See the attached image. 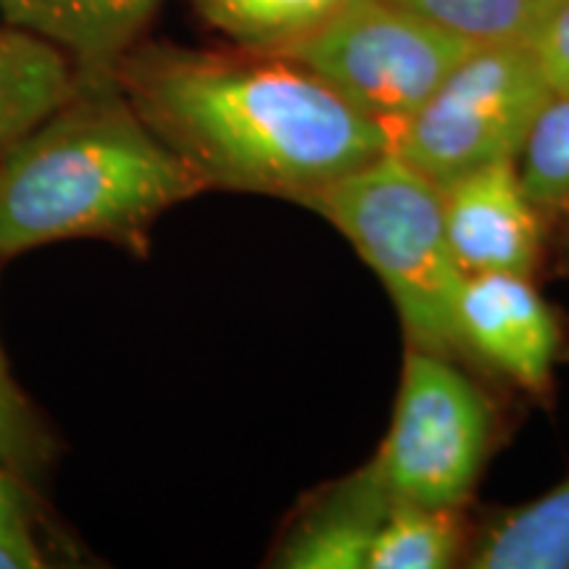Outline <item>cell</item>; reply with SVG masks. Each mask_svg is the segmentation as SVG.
I'll use <instances>...</instances> for the list:
<instances>
[{
	"label": "cell",
	"mask_w": 569,
	"mask_h": 569,
	"mask_svg": "<svg viewBox=\"0 0 569 569\" xmlns=\"http://www.w3.org/2000/svg\"><path fill=\"white\" fill-rule=\"evenodd\" d=\"M567 213H569V209H567Z\"/></svg>",
	"instance_id": "21"
},
{
	"label": "cell",
	"mask_w": 569,
	"mask_h": 569,
	"mask_svg": "<svg viewBox=\"0 0 569 569\" xmlns=\"http://www.w3.org/2000/svg\"><path fill=\"white\" fill-rule=\"evenodd\" d=\"M459 332L467 359L498 369L532 396L551 390L561 336L530 277L467 274L459 296Z\"/></svg>",
	"instance_id": "7"
},
{
	"label": "cell",
	"mask_w": 569,
	"mask_h": 569,
	"mask_svg": "<svg viewBox=\"0 0 569 569\" xmlns=\"http://www.w3.org/2000/svg\"><path fill=\"white\" fill-rule=\"evenodd\" d=\"M203 190L117 80H82L0 159V259L71 238L146 256L159 217Z\"/></svg>",
	"instance_id": "2"
},
{
	"label": "cell",
	"mask_w": 569,
	"mask_h": 569,
	"mask_svg": "<svg viewBox=\"0 0 569 569\" xmlns=\"http://www.w3.org/2000/svg\"><path fill=\"white\" fill-rule=\"evenodd\" d=\"M0 569H32V567H30V561L21 557V553L0 546Z\"/></svg>",
	"instance_id": "20"
},
{
	"label": "cell",
	"mask_w": 569,
	"mask_h": 569,
	"mask_svg": "<svg viewBox=\"0 0 569 569\" xmlns=\"http://www.w3.org/2000/svg\"><path fill=\"white\" fill-rule=\"evenodd\" d=\"M553 96L528 46H478L401 127L393 151L438 188L475 169L517 161Z\"/></svg>",
	"instance_id": "5"
},
{
	"label": "cell",
	"mask_w": 569,
	"mask_h": 569,
	"mask_svg": "<svg viewBox=\"0 0 569 569\" xmlns=\"http://www.w3.org/2000/svg\"><path fill=\"white\" fill-rule=\"evenodd\" d=\"M80 82L61 48L0 21V159L61 109Z\"/></svg>",
	"instance_id": "11"
},
{
	"label": "cell",
	"mask_w": 569,
	"mask_h": 569,
	"mask_svg": "<svg viewBox=\"0 0 569 569\" xmlns=\"http://www.w3.org/2000/svg\"><path fill=\"white\" fill-rule=\"evenodd\" d=\"M493 409L453 359L407 348L393 422L372 459L390 496L465 507L486 467Z\"/></svg>",
	"instance_id": "6"
},
{
	"label": "cell",
	"mask_w": 569,
	"mask_h": 569,
	"mask_svg": "<svg viewBox=\"0 0 569 569\" xmlns=\"http://www.w3.org/2000/svg\"><path fill=\"white\" fill-rule=\"evenodd\" d=\"M475 46H536L565 0H396Z\"/></svg>",
	"instance_id": "15"
},
{
	"label": "cell",
	"mask_w": 569,
	"mask_h": 569,
	"mask_svg": "<svg viewBox=\"0 0 569 569\" xmlns=\"http://www.w3.org/2000/svg\"><path fill=\"white\" fill-rule=\"evenodd\" d=\"M119 90L206 188L301 203L393 148V134L282 53L153 46L127 53Z\"/></svg>",
	"instance_id": "1"
},
{
	"label": "cell",
	"mask_w": 569,
	"mask_h": 569,
	"mask_svg": "<svg viewBox=\"0 0 569 569\" xmlns=\"http://www.w3.org/2000/svg\"><path fill=\"white\" fill-rule=\"evenodd\" d=\"M0 546L21 553L32 569L46 565L34 536L32 486L21 480L6 461H0Z\"/></svg>",
	"instance_id": "18"
},
{
	"label": "cell",
	"mask_w": 569,
	"mask_h": 569,
	"mask_svg": "<svg viewBox=\"0 0 569 569\" xmlns=\"http://www.w3.org/2000/svg\"><path fill=\"white\" fill-rule=\"evenodd\" d=\"M459 507H422L393 498L377 530L367 569H446L465 559Z\"/></svg>",
	"instance_id": "13"
},
{
	"label": "cell",
	"mask_w": 569,
	"mask_h": 569,
	"mask_svg": "<svg viewBox=\"0 0 569 569\" xmlns=\"http://www.w3.org/2000/svg\"><path fill=\"white\" fill-rule=\"evenodd\" d=\"M163 0H0V21L53 42L82 80H113Z\"/></svg>",
	"instance_id": "10"
},
{
	"label": "cell",
	"mask_w": 569,
	"mask_h": 569,
	"mask_svg": "<svg viewBox=\"0 0 569 569\" xmlns=\"http://www.w3.org/2000/svg\"><path fill=\"white\" fill-rule=\"evenodd\" d=\"M553 92H569V0L532 46Z\"/></svg>",
	"instance_id": "19"
},
{
	"label": "cell",
	"mask_w": 569,
	"mask_h": 569,
	"mask_svg": "<svg viewBox=\"0 0 569 569\" xmlns=\"http://www.w3.org/2000/svg\"><path fill=\"white\" fill-rule=\"evenodd\" d=\"M351 0H196L203 21L248 51L280 53Z\"/></svg>",
	"instance_id": "14"
},
{
	"label": "cell",
	"mask_w": 569,
	"mask_h": 569,
	"mask_svg": "<svg viewBox=\"0 0 569 569\" xmlns=\"http://www.w3.org/2000/svg\"><path fill=\"white\" fill-rule=\"evenodd\" d=\"M472 569H569V478L525 507L501 511L467 543Z\"/></svg>",
	"instance_id": "12"
},
{
	"label": "cell",
	"mask_w": 569,
	"mask_h": 569,
	"mask_svg": "<svg viewBox=\"0 0 569 569\" xmlns=\"http://www.w3.org/2000/svg\"><path fill=\"white\" fill-rule=\"evenodd\" d=\"M448 243L465 274L532 277L540 261V213L515 161L475 169L443 188Z\"/></svg>",
	"instance_id": "8"
},
{
	"label": "cell",
	"mask_w": 569,
	"mask_h": 569,
	"mask_svg": "<svg viewBox=\"0 0 569 569\" xmlns=\"http://www.w3.org/2000/svg\"><path fill=\"white\" fill-rule=\"evenodd\" d=\"M475 48L396 0H351L280 53L317 74L396 140Z\"/></svg>",
	"instance_id": "4"
},
{
	"label": "cell",
	"mask_w": 569,
	"mask_h": 569,
	"mask_svg": "<svg viewBox=\"0 0 569 569\" xmlns=\"http://www.w3.org/2000/svg\"><path fill=\"white\" fill-rule=\"evenodd\" d=\"M515 167L540 217L569 209V92H553L543 103Z\"/></svg>",
	"instance_id": "16"
},
{
	"label": "cell",
	"mask_w": 569,
	"mask_h": 569,
	"mask_svg": "<svg viewBox=\"0 0 569 569\" xmlns=\"http://www.w3.org/2000/svg\"><path fill=\"white\" fill-rule=\"evenodd\" d=\"M393 496L375 461L332 482L306 503L284 530L274 567L288 569H367L375 536Z\"/></svg>",
	"instance_id": "9"
},
{
	"label": "cell",
	"mask_w": 569,
	"mask_h": 569,
	"mask_svg": "<svg viewBox=\"0 0 569 569\" xmlns=\"http://www.w3.org/2000/svg\"><path fill=\"white\" fill-rule=\"evenodd\" d=\"M51 457L53 440L42 427L38 411L13 382L0 348V461H6L21 480L38 486Z\"/></svg>",
	"instance_id": "17"
},
{
	"label": "cell",
	"mask_w": 569,
	"mask_h": 569,
	"mask_svg": "<svg viewBox=\"0 0 569 569\" xmlns=\"http://www.w3.org/2000/svg\"><path fill=\"white\" fill-rule=\"evenodd\" d=\"M303 206L336 227L380 277L407 348L465 359L459 296L467 274L448 243L443 188L390 148Z\"/></svg>",
	"instance_id": "3"
}]
</instances>
